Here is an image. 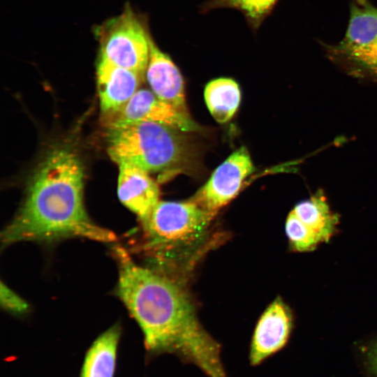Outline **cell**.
Masks as SVG:
<instances>
[{"instance_id": "obj_1", "label": "cell", "mask_w": 377, "mask_h": 377, "mask_svg": "<svg viewBox=\"0 0 377 377\" xmlns=\"http://www.w3.org/2000/svg\"><path fill=\"white\" fill-rule=\"evenodd\" d=\"M112 253L117 295L142 331L146 358L172 354L207 377H228L221 346L200 323L186 292L165 274L138 265L124 247L115 246Z\"/></svg>"}, {"instance_id": "obj_2", "label": "cell", "mask_w": 377, "mask_h": 377, "mask_svg": "<svg viewBox=\"0 0 377 377\" xmlns=\"http://www.w3.org/2000/svg\"><path fill=\"white\" fill-rule=\"evenodd\" d=\"M83 195L84 168L79 156L68 148L54 149L39 165L21 207L2 231V246L71 237L116 242L112 231L89 217Z\"/></svg>"}, {"instance_id": "obj_3", "label": "cell", "mask_w": 377, "mask_h": 377, "mask_svg": "<svg viewBox=\"0 0 377 377\" xmlns=\"http://www.w3.org/2000/svg\"><path fill=\"white\" fill-rule=\"evenodd\" d=\"M182 131L153 122L108 128L107 150L117 164L129 163L151 172H176L191 162L192 151Z\"/></svg>"}, {"instance_id": "obj_4", "label": "cell", "mask_w": 377, "mask_h": 377, "mask_svg": "<svg viewBox=\"0 0 377 377\" xmlns=\"http://www.w3.org/2000/svg\"><path fill=\"white\" fill-rule=\"evenodd\" d=\"M214 215L192 200L159 201L142 223L143 252L163 260L173 251L191 248L206 235Z\"/></svg>"}, {"instance_id": "obj_5", "label": "cell", "mask_w": 377, "mask_h": 377, "mask_svg": "<svg viewBox=\"0 0 377 377\" xmlns=\"http://www.w3.org/2000/svg\"><path fill=\"white\" fill-rule=\"evenodd\" d=\"M101 57L145 75L149 58V36L128 8L98 29Z\"/></svg>"}, {"instance_id": "obj_6", "label": "cell", "mask_w": 377, "mask_h": 377, "mask_svg": "<svg viewBox=\"0 0 377 377\" xmlns=\"http://www.w3.org/2000/svg\"><path fill=\"white\" fill-rule=\"evenodd\" d=\"M142 121L159 124L184 133L200 130L188 113L146 89H139L122 106L103 114V123L107 128Z\"/></svg>"}, {"instance_id": "obj_7", "label": "cell", "mask_w": 377, "mask_h": 377, "mask_svg": "<svg viewBox=\"0 0 377 377\" xmlns=\"http://www.w3.org/2000/svg\"><path fill=\"white\" fill-rule=\"evenodd\" d=\"M255 170L249 151L242 147L212 173L191 200L215 215L238 193L244 179Z\"/></svg>"}, {"instance_id": "obj_8", "label": "cell", "mask_w": 377, "mask_h": 377, "mask_svg": "<svg viewBox=\"0 0 377 377\" xmlns=\"http://www.w3.org/2000/svg\"><path fill=\"white\" fill-rule=\"evenodd\" d=\"M292 327V317L283 300L276 298L264 311L254 329L249 360L252 366L262 364L286 343Z\"/></svg>"}, {"instance_id": "obj_9", "label": "cell", "mask_w": 377, "mask_h": 377, "mask_svg": "<svg viewBox=\"0 0 377 377\" xmlns=\"http://www.w3.org/2000/svg\"><path fill=\"white\" fill-rule=\"evenodd\" d=\"M118 165V198L144 223L159 202L158 185L140 168L125 162Z\"/></svg>"}, {"instance_id": "obj_10", "label": "cell", "mask_w": 377, "mask_h": 377, "mask_svg": "<svg viewBox=\"0 0 377 377\" xmlns=\"http://www.w3.org/2000/svg\"><path fill=\"white\" fill-rule=\"evenodd\" d=\"M144 75L118 66L101 57L96 68L97 87L103 114L125 104L139 89Z\"/></svg>"}, {"instance_id": "obj_11", "label": "cell", "mask_w": 377, "mask_h": 377, "mask_svg": "<svg viewBox=\"0 0 377 377\" xmlns=\"http://www.w3.org/2000/svg\"><path fill=\"white\" fill-rule=\"evenodd\" d=\"M149 58L146 78L151 91L159 98L188 113L182 76L168 56L162 52L149 36Z\"/></svg>"}, {"instance_id": "obj_12", "label": "cell", "mask_w": 377, "mask_h": 377, "mask_svg": "<svg viewBox=\"0 0 377 377\" xmlns=\"http://www.w3.org/2000/svg\"><path fill=\"white\" fill-rule=\"evenodd\" d=\"M325 56L346 74L377 82V38L363 47L347 50L320 42Z\"/></svg>"}, {"instance_id": "obj_13", "label": "cell", "mask_w": 377, "mask_h": 377, "mask_svg": "<svg viewBox=\"0 0 377 377\" xmlns=\"http://www.w3.org/2000/svg\"><path fill=\"white\" fill-rule=\"evenodd\" d=\"M121 334L115 324L96 338L85 354L80 377H114Z\"/></svg>"}, {"instance_id": "obj_14", "label": "cell", "mask_w": 377, "mask_h": 377, "mask_svg": "<svg viewBox=\"0 0 377 377\" xmlns=\"http://www.w3.org/2000/svg\"><path fill=\"white\" fill-rule=\"evenodd\" d=\"M377 38V6L369 0H351L343 38L336 45L343 49L363 47Z\"/></svg>"}, {"instance_id": "obj_15", "label": "cell", "mask_w": 377, "mask_h": 377, "mask_svg": "<svg viewBox=\"0 0 377 377\" xmlns=\"http://www.w3.org/2000/svg\"><path fill=\"white\" fill-rule=\"evenodd\" d=\"M292 212L321 242H327L334 234L338 217L331 211L322 190L298 202Z\"/></svg>"}, {"instance_id": "obj_16", "label": "cell", "mask_w": 377, "mask_h": 377, "mask_svg": "<svg viewBox=\"0 0 377 377\" xmlns=\"http://www.w3.org/2000/svg\"><path fill=\"white\" fill-rule=\"evenodd\" d=\"M204 96L207 107L219 123L228 121L236 112L241 93L237 82L230 78H219L205 87Z\"/></svg>"}, {"instance_id": "obj_17", "label": "cell", "mask_w": 377, "mask_h": 377, "mask_svg": "<svg viewBox=\"0 0 377 377\" xmlns=\"http://www.w3.org/2000/svg\"><path fill=\"white\" fill-rule=\"evenodd\" d=\"M286 232L292 247L297 251H312L321 242L292 211L286 219Z\"/></svg>"}, {"instance_id": "obj_18", "label": "cell", "mask_w": 377, "mask_h": 377, "mask_svg": "<svg viewBox=\"0 0 377 377\" xmlns=\"http://www.w3.org/2000/svg\"><path fill=\"white\" fill-rule=\"evenodd\" d=\"M0 302L4 309L12 313H23L29 308L26 301L3 282L1 283Z\"/></svg>"}, {"instance_id": "obj_19", "label": "cell", "mask_w": 377, "mask_h": 377, "mask_svg": "<svg viewBox=\"0 0 377 377\" xmlns=\"http://www.w3.org/2000/svg\"><path fill=\"white\" fill-rule=\"evenodd\" d=\"M253 17H259L274 6L277 0H228Z\"/></svg>"}, {"instance_id": "obj_20", "label": "cell", "mask_w": 377, "mask_h": 377, "mask_svg": "<svg viewBox=\"0 0 377 377\" xmlns=\"http://www.w3.org/2000/svg\"><path fill=\"white\" fill-rule=\"evenodd\" d=\"M370 365L374 372L377 375V343L370 354Z\"/></svg>"}]
</instances>
